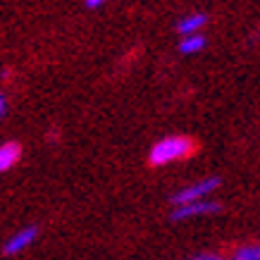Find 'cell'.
I'll return each instance as SVG.
<instances>
[{"label": "cell", "mask_w": 260, "mask_h": 260, "mask_svg": "<svg viewBox=\"0 0 260 260\" xmlns=\"http://www.w3.org/2000/svg\"><path fill=\"white\" fill-rule=\"evenodd\" d=\"M36 241V227H26L22 232H17L15 237H10L3 246V253L5 255H19L22 251H26L29 246Z\"/></svg>", "instance_id": "obj_4"}, {"label": "cell", "mask_w": 260, "mask_h": 260, "mask_svg": "<svg viewBox=\"0 0 260 260\" xmlns=\"http://www.w3.org/2000/svg\"><path fill=\"white\" fill-rule=\"evenodd\" d=\"M205 24H208V17H205V15H198V12H193V15H186L184 19H179L177 29H179V34L184 36V34L198 31V29H201V26H205Z\"/></svg>", "instance_id": "obj_7"}, {"label": "cell", "mask_w": 260, "mask_h": 260, "mask_svg": "<svg viewBox=\"0 0 260 260\" xmlns=\"http://www.w3.org/2000/svg\"><path fill=\"white\" fill-rule=\"evenodd\" d=\"M205 48V36L203 34H184V39L179 43V53L181 55H193V53H201Z\"/></svg>", "instance_id": "obj_5"}, {"label": "cell", "mask_w": 260, "mask_h": 260, "mask_svg": "<svg viewBox=\"0 0 260 260\" xmlns=\"http://www.w3.org/2000/svg\"><path fill=\"white\" fill-rule=\"evenodd\" d=\"M234 258L237 260H260V244L241 246V248H237Z\"/></svg>", "instance_id": "obj_8"}, {"label": "cell", "mask_w": 260, "mask_h": 260, "mask_svg": "<svg viewBox=\"0 0 260 260\" xmlns=\"http://www.w3.org/2000/svg\"><path fill=\"white\" fill-rule=\"evenodd\" d=\"M193 258H205V260H215V258H220V255H215V253H198V255H193Z\"/></svg>", "instance_id": "obj_11"}, {"label": "cell", "mask_w": 260, "mask_h": 260, "mask_svg": "<svg viewBox=\"0 0 260 260\" xmlns=\"http://www.w3.org/2000/svg\"><path fill=\"white\" fill-rule=\"evenodd\" d=\"M84 3H86V8L95 10V8H101L103 3H108V0H84Z\"/></svg>", "instance_id": "obj_9"}, {"label": "cell", "mask_w": 260, "mask_h": 260, "mask_svg": "<svg viewBox=\"0 0 260 260\" xmlns=\"http://www.w3.org/2000/svg\"><path fill=\"white\" fill-rule=\"evenodd\" d=\"M19 146L17 143H3L0 146V172H8L10 167H15V162L19 160Z\"/></svg>", "instance_id": "obj_6"}, {"label": "cell", "mask_w": 260, "mask_h": 260, "mask_svg": "<svg viewBox=\"0 0 260 260\" xmlns=\"http://www.w3.org/2000/svg\"><path fill=\"white\" fill-rule=\"evenodd\" d=\"M193 153V143L186 136H167L162 141H158L148 153L150 165H170V162H177L181 158H189Z\"/></svg>", "instance_id": "obj_1"}, {"label": "cell", "mask_w": 260, "mask_h": 260, "mask_svg": "<svg viewBox=\"0 0 260 260\" xmlns=\"http://www.w3.org/2000/svg\"><path fill=\"white\" fill-rule=\"evenodd\" d=\"M217 189H220V179H217V177H208V179H201V181H196V184L186 186V189L177 191L172 196V203L181 205V203H191V201H201V198H208Z\"/></svg>", "instance_id": "obj_3"}, {"label": "cell", "mask_w": 260, "mask_h": 260, "mask_svg": "<svg viewBox=\"0 0 260 260\" xmlns=\"http://www.w3.org/2000/svg\"><path fill=\"white\" fill-rule=\"evenodd\" d=\"M222 205L210 201V198H201V201H191V203H181L174 205L172 220L181 222V220H193V217H208V215L220 213Z\"/></svg>", "instance_id": "obj_2"}, {"label": "cell", "mask_w": 260, "mask_h": 260, "mask_svg": "<svg viewBox=\"0 0 260 260\" xmlns=\"http://www.w3.org/2000/svg\"><path fill=\"white\" fill-rule=\"evenodd\" d=\"M5 112H8V101H5V95L0 93V117H3Z\"/></svg>", "instance_id": "obj_10"}]
</instances>
